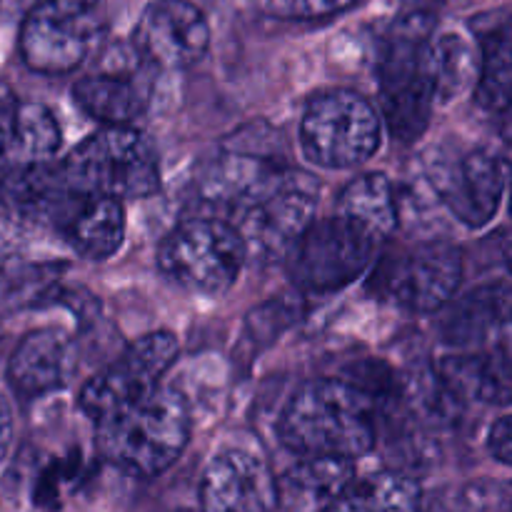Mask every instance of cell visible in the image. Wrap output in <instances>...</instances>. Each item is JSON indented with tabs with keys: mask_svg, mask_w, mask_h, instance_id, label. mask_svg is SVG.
<instances>
[{
	"mask_svg": "<svg viewBox=\"0 0 512 512\" xmlns=\"http://www.w3.org/2000/svg\"><path fill=\"white\" fill-rule=\"evenodd\" d=\"M245 260L243 240L228 220L220 218L183 220L158 248V265L165 278L208 298L233 288Z\"/></svg>",
	"mask_w": 512,
	"mask_h": 512,
	"instance_id": "cell-7",
	"label": "cell"
},
{
	"mask_svg": "<svg viewBox=\"0 0 512 512\" xmlns=\"http://www.w3.org/2000/svg\"><path fill=\"white\" fill-rule=\"evenodd\" d=\"M73 100L88 118L105 125H128L143 113L145 98L138 85L125 75L98 73L73 85Z\"/></svg>",
	"mask_w": 512,
	"mask_h": 512,
	"instance_id": "cell-24",
	"label": "cell"
},
{
	"mask_svg": "<svg viewBox=\"0 0 512 512\" xmlns=\"http://www.w3.org/2000/svg\"><path fill=\"white\" fill-rule=\"evenodd\" d=\"M318 183L308 173L273 165L228 208L245 255L258 263L285 260L295 240L315 220Z\"/></svg>",
	"mask_w": 512,
	"mask_h": 512,
	"instance_id": "cell-3",
	"label": "cell"
},
{
	"mask_svg": "<svg viewBox=\"0 0 512 512\" xmlns=\"http://www.w3.org/2000/svg\"><path fill=\"white\" fill-rule=\"evenodd\" d=\"M95 28L85 18L33 8L20 25V58L40 75H65L85 63L93 50Z\"/></svg>",
	"mask_w": 512,
	"mask_h": 512,
	"instance_id": "cell-14",
	"label": "cell"
},
{
	"mask_svg": "<svg viewBox=\"0 0 512 512\" xmlns=\"http://www.w3.org/2000/svg\"><path fill=\"white\" fill-rule=\"evenodd\" d=\"M73 193L85 198L140 200L158 193L160 165L153 145L130 125H103L60 163Z\"/></svg>",
	"mask_w": 512,
	"mask_h": 512,
	"instance_id": "cell-4",
	"label": "cell"
},
{
	"mask_svg": "<svg viewBox=\"0 0 512 512\" xmlns=\"http://www.w3.org/2000/svg\"><path fill=\"white\" fill-rule=\"evenodd\" d=\"M510 285L508 280L470 290L448 313L443 340L453 348L488 350L508 343Z\"/></svg>",
	"mask_w": 512,
	"mask_h": 512,
	"instance_id": "cell-17",
	"label": "cell"
},
{
	"mask_svg": "<svg viewBox=\"0 0 512 512\" xmlns=\"http://www.w3.org/2000/svg\"><path fill=\"white\" fill-rule=\"evenodd\" d=\"M488 450L498 463L510 465L512 460V420L510 415H503L498 423L490 428L488 435Z\"/></svg>",
	"mask_w": 512,
	"mask_h": 512,
	"instance_id": "cell-29",
	"label": "cell"
},
{
	"mask_svg": "<svg viewBox=\"0 0 512 512\" xmlns=\"http://www.w3.org/2000/svg\"><path fill=\"white\" fill-rule=\"evenodd\" d=\"M508 160L495 150L475 148L435 175V190L450 213L470 228L488 225L503 203Z\"/></svg>",
	"mask_w": 512,
	"mask_h": 512,
	"instance_id": "cell-13",
	"label": "cell"
},
{
	"mask_svg": "<svg viewBox=\"0 0 512 512\" xmlns=\"http://www.w3.org/2000/svg\"><path fill=\"white\" fill-rule=\"evenodd\" d=\"M15 110H18V98H15L13 88L0 78V163H3V158H8L10 153Z\"/></svg>",
	"mask_w": 512,
	"mask_h": 512,
	"instance_id": "cell-28",
	"label": "cell"
},
{
	"mask_svg": "<svg viewBox=\"0 0 512 512\" xmlns=\"http://www.w3.org/2000/svg\"><path fill=\"white\" fill-rule=\"evenodd\" d=\"M70 248L88 260H108L125 240V208L113 198H85L75 203L60 228Z\"/></svg>",
	"mask_w": 512,
	"mask_h": 512,
	"instance_id": "cell-19",
	"label": "cell"
},
{
	"mask_svg": "<svg viewBox=\"0 0 512 512\" xmlns=\"http://www.w3.org/2000/svg\"><path fill=\"white\" fill-rule=\"evenodd\" d=\"M338 213L368 228L375 238H385L398 228V195L383 173H365L350 180L338 198Z\"/></svg>",
	"mask_w": 512,
	"mask_h": 512,
	"instance_id": "cell-23",
	"label": "cell"
},
{
	"mask_svg": "<svg viewBox=\"0 0 512 512\" xmlns=\"http://www.w3.org/2000/svg\"><path fill=\"white\" fill-rule=\"evenodd\" d=\"M423 493L408 473L383 470L370 478L353 480L328 508L320 512H420Z\"/></svg>",
	"mask_w": 512,
	"mask_h": 512,
	"instance_id": "cell-21",
	"label": "cell"
},
{
	"mask_svg": "<svg viewBox=\"0 0 512 512\" xmlns=\"http://www.w3.org/2000/svg\"><path fill=\"white\" fill-rule=\"evenodd\" d=\"M510 378L508 343L448 358L443 363V375H440L445 388L458 400L473 398L495 405H508Z\"/></svg>",
	"mask_w": 512,
	"mask_h": 512,
	"instance_id": "cell-18",
	"label": "cell"
},
{
	"mask_svg": "<svg viewBox=\"0 0 512 512\" xmlns=\"http://www.w3.org/2000/svg\"><path fill=\"white\" fill-rule=\"evenodd\" d=\"M133 48L158 68H190L210 48V23L188 0H153L133 30Z\"/></svg>",
	"mask_w": 512,
	"mask_h": 512,
	"instance_id": "cell-11",
	"label": "cell"
},
{
	"mask_svg": "<svg viewBox=\"0 0 512 512\" xmlns=\"http://www.w3.org/2000/svg\"><path fill=\"white\" fill-rule=\"evenodd\" d=\"M433 20L410 15L393 28L380 63V93L390 133L400 143H413L433 118V85L428 78V43Z\"/></svg>",
	"mask_w": 512,
	"mask_h": 512,
	"instance_id": "cell-5",
	"label": "cell"
},
{
	"mask_svg": "<svg viewBox=\"0 0 512 512\" xmlns=\"http://www.w3.org/2000/svg\"><path fill=\"white\" fill-rule=\"evenodd\" d=\"M73 340L55 328H40L15 345L8 360V383L20 398H43L68 385L75 373Z\"/></svg>",
	"mask_w": 512,
	"mask_h": 512,
	"instance_id": "cell-15",
	"label": "cell"
},
{
	"mask_svg": "<svg viewBox=\"0 0 512 512\" xmlns=\"http://www.w3.org/2000/svg\"><path fill=\"white\" fill-rule=\"evenodd\" d=\"M375 245L378 238L368 228L335 213L303 230L285 255V268L303 293H335L370 268Z\"/></svg>",
	"mask_w": 512,
	"mask_h": 512,
	"instance_id": "cell-8",
	"label": "cell"
},
{
	"mask_svg": "<svg viewBox=\"0 0 512 512\" xmlns=\"http://www.w3.org/2000/svg\"><path fill=\"white\" fill-rule=\"evenodd\" d=\"M203 512H275L278 478L263 455L228 448L210 460L200 483Z\"/></svg>",
	"mask_w": 512,
	"mask_h": 512,
	"instance_id": "cell-12",
	"label": "cell"
},
{
	"mask_svg": "<svg viewBox=\"0 0 512 512\" xmlns=\"http://www.w3.org/2000/svg\"><path fill=\"white\" fill-rule=\"evenodd\" d=\"M355 3L358 0H265V8L278 18L318 20L343 13V10L353 8Z\"/></svg>",
	"mask_w": 512,
	"mask_h": 512,
	"instance_id": "cell-27",
	"label": "cell"
},
{
	"mask_svg": "<svg viewBox=\"0 0 512 512\" xmlns=\"http://www.w3.org/2000/svg\"><path fill=\"white\" fill-rule=\"evenodd\" d=\"M100 0H38L35 8L50 10V13L68 15V18H85Z\"/></svg>",
	"mask_w": 512,
	"mask_h": 512,
	"instance_id": "cell-30",
	"label": "cell"
},
{
	"mask_svg": "<svg viewBox=\"0 0 512 512\" xmlns=\"http://www.w3.org/2000/svg\"><path fill=\"white\" fill-rule=\"evenodd\" d=\"M480 55L460 33L433 35L428 43V78L435 103H450L478 83Z\"/></svg>",
	"mask_w": 512,
	"mask_h": 512,
	"instance_id": "cell-22",
	"label": "cell"
},
{
	"mask_svg": "<svg viewBox=\"0 0 512 512\" xmlns=\"http://www.w3.org/2000/svg\"><path fill=\"white\" fill-rule=\"evenodd\" d=\"M378 110L355 90L333 88L318 93L300 120V148L310 163L328 170H348L368 163L380 148Z\"/></svg>",
	"mask_w": 512,
	"mask_h": 512,
	"instance_id": "cell-6",
	"label": "cell"
},
{
	"mask_svg": "<svg viewBox=\"0 0 512 512\" xmlns=\"http://www.w3.org/2000/svg\"><path fill=\"white\" fill-rule=\"evenodd\" d=\"M178 338L158 330L135 340L115 363L95 373L80 390V408L93 423L110 418L118 410L148 398L160 388V378L178 360Z\"/></svg>",
	"mask_w": 512,
	"mask_h": 512,
	"instance_id": "cell-10",
	"label": "cell"
},
{
	"mask_svg": "<svg viewBox=\"0 0 512 512\" xmlns=\"http://www.w3.org/2000/svg\"><path fill=\"white\" fill-rule=\"evenodd\" d=\"M355 480L348 460L303 458L278 480V505L290 512H320Z\"/></svg>",
	"mask_w": 512,
	"mask_h": 512,
	"instance_id": "cell-20",
	"label": "cell"
},
{
	"mask_svg": "<svg viewBox=\"0 0 512 512\" xmlns=\"http://www.w3.org/2000/svg\"><path fill=\"white\" fill-rule=\"evenodd\" d=\"M58 118L40 103H18L10 138V153L25 163H48L60 148Z\"/></svg>",
	"mask_w": 512,
	"mask_h": 512,
	"instance_id": "cell-26",
	"label": "cell"
},
{
	"mask_svg": "<svg viewBox=\"0 0 512 512\" xmlns=\"http://www.w3.org/2000/svg\"><path fill=\"white\" fill-rule=\"evenodd\" d=\"M280 440L300 458L355 463L378 440L375 400L350 380H313L285 405Z\"/></svg>",
	"mask_w": 512,
	"mask_h": 512,
	"instance_id": "cell-1",
	"label": "cell"
},
{
	"mask_svg": "<svg viewBox=\"0 0 512 512\" xmlns=\"http://www.w3.org/2000/svg\"><path fill=\"white\" fill-rule=\"evenodd\" d=\"M105 460L135 478H158L190 440V408L183 393L163 388L95 423Z\"/></svg>",
	"mask_w": 512,
	"mask_h": 512,
	"instance_id": "cell-2",
	"label": "cell"
},
{
	"mask_svg": "<svg viewBox=\"0 0 512 512\" xmlns=\"http://www.w3.org/2000/svg\"><path fill=\"white\" fill-rule=\"evenodd\" d=\"M463 253L445 240H425L390 253L375 270V290L413 313L445 308L463 283Z\"/></svg>",
	"mask_w": 512,
	"mask_h": 512,
	"instance_id": "cell-9",
	"label": "cell"
},
{
	"mask_svg": "<svg viewBox=\"0 0 512 512\" xmlns=\"http://www.w3.org/2000/svg\"><path fill=\"white\" fill-rule=\"evenodd\" d=\"M10 438H13V410H10L8 400L0 393V455L8 448Z\"/></svg>",
	"mask_w": 512,
	"mask_h": 512,
	"instance_id": "cell-31",
	"label": "cell"
},
{
	"mask_svg": "<svg viewBox=\"0 0 512 512\" xmlns=\"http://www.w3.org/2000/svg\"><path fill=\"white\" fill-rule=\"evenodd\" d=\"M512 93V50L510 28L500 23L490 30L480 50V70L475 83V100L490 113H505L510 108Z\"/></svg>",
	"mask_w": 512,
	"mask_h": 512,
	"instance_id": "cell-25",
	"label": "cell"
},
{
	"mask_svg": "<svg viewBox=\"0 0 512 512\" xmlns=\"http://www.w3.org/2000/svg\"><path fill=\"white\" fill-rule=\"evenodd\" d=\"M0 195L15 218L55 225L58 230L80 200L65 183L60 165L50 163H25L10 170L0 183Z\"/></svg>",
	"mask_w": 512,
	"mask_h": 512,
	"instance_id": "cell-16",
	"label": "cell"
}]
</instances>
